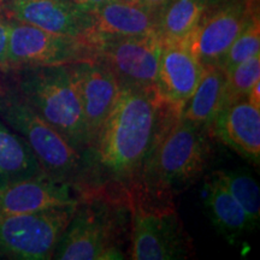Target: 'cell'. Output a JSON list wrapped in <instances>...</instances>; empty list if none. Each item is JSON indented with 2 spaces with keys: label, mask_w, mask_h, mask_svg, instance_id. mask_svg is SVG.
Masks as SVG:
<instances>
[{
  "label": "cell",
  "mask_w": 260,
  "mask_h": 260,
  "mask_svg": "<svg viewBox=\"0 0 260 260\" xmlns=\"http://www.w3.org/2000/svg\"><path fill=\"white\" fill-rule=\"evenodd\" d=\"M180 116L155 89L121 87L110 115L80 154L77 198L102 195L130 204L159 140Z\"/></svg>",
  "instance_id": "6da1fadb"
},
{
  "label": "cell",
  "mask_w": 260,
  "mask_h": 260,
  "mask_svg": "<svg viewBox=\"0 0 260 260\" xmlns=\"http://www.w3.org/2000/svg\"><path fill=\"white\" fill-rule=\"evenodd\" d=\"M214 141L209 126L178 117L159 140L133 195L174 204L177 195L205 176L214 157Z\"/></svg>",
  "instance_id": "7a4b0ae2"
},
{
  "label": "cell",
  "mask_w": 260,
  "mask_h": 260,
  "mask_svg": "<svg viewBox=\"0 0 260 260\" xmlns=\"http://www.w3.org/2000/svg\"><path fill=\"white\" fill-rule=\"evenodd\" d=\"M130 204L102 195L79 199L53 258L57 260L125 259L130 243Z\"/></svg>",
  "instance_id": "3957f363"
},
{
  "label": "cell",
  "mask_w": 260,
  "mask_h": 260,
  "mask_svg": "<svg viewBox=\"0 0 260 260\" xmlns=\"http://www.w3.org/2000/svg\"><path fill=\"white\" fill-rule=\"evenodd\" d=\"M5 70L25 102L82 153L89 135L69 64Z\"/></svg>",
  "instance_id": "277c9868"
},
{
  "label": "cell",
  "mask_w": 260,
  "mask_h": 260,
  "mask_svg": "<svg viewBox=\"0 0 260 260\" xmlns=\"http://www.w3.org/2000/svg\"><path fill=\"white\" fill-rule=\"evenodd\" d=\"M0 118L30 146L45 174L75 189L80 153L25 102L6 70H0Z\"/></svg>",
  "instance_id": "5b68a950"
},
{
  "label": "cell",
  "mask_w": 260,
  "mask_h": 260,
  "mask_svg": "<svg viewBox=\"0 0 260 260\" xmlns=\"http://www.w3.org/2000/svg\"><path fill=\"white\" fill-rule=\"evenodd\" d=\"M130 212V259L182 260L194 254L193 243L175 204L154 203L133 195Z\"/></svg>",
  "instance_id": "8992f818"
},
{
  "label": "cell",
  "mask_w": 260,
  "mask_h": 260,
  "mask_svg": "<svg viewBox=\"0 0 260 260\" xmlns=\"http://www.w3.org/2000/svg\"><path fill=\"white\" fill-rule=\"evenodd\" d=\"M76 205L0 216V258H53L54 249L73 217Z\"/></svg>",
  "instance_id": "52a82bcc"
},
{
  "label": "cell",
  "mask_w": 260,
  "mask_h": 260,
  "mask_svg": "<svg viewBox=\"0 0 260 260\" xmlns=\"http://www.w3.org/2000/svg\"><path fill=\"white\" fill-rule=\"evenodd\" d=\"M259 15V0H211L183 44L203 67H218L235 39Z\"/></svg>",
  "instance_id": "ba28073f"
},
{
  "label": "cell",
  "mask_w": 260,
  "mask_h": 260,
  "mask_svg": "<svg viewBox=\"0 0 260 260\" xmlns=\"http://www.w3.org/2000/svg\"><path fill=\"white\" fill-rule=\"evenodd\" d=\"M95 58L94 45L83 38L54 34L11 19L5 69L64 65Z\"/></svg>",
  "instance_id": "9c48e42d"
},
{
  "label": "cell",
  "mask_w": 260,
  "mask_h": 260,
  "mask_svg": "<svg viewBox=\"0 0 260 260\" xmlns=\"http://www.w3.org/2000/svg\"><path fill=\"white\" fill-rule=\"evenodd\" d=\"M94 47L95 58L115 75L119 86L155 89L162 48L157 32L103 39Z\"/></svg>",
  "instance_id": "30bf717a"
},
{
  "label": "cell",
  "mask_w": 260,
  "mask_h": 260,
  "mask_svg": "<svg viewBox=\"0 0 260 260\" xmlns=\"http://www.w3.org/2000/svg\"><path fill=\"white\" fill-rule=\"evenodd\" d=\"M10 19L54 34L88 38L93 15L70 0H9L2 8Z\"/></svg>",
  "instance_id": "8fae6325"
},
{
  "label": "cell",
  "mask_w": 260,
  "mask_h": 260,
  "mask_svg": "<svg viewBox=\"0 0 260 260\" xmlns=\"http://www.w3.org/2000/svg\"><path fill=\"white\" fill-rule=\"evenodd\" d=\"M89 141L111 112L121 86L109 68L96 58L69 64Z\"/></svg>",
  "instance_id": "7c38bea8"
},
{
  "label": "cell",
  "mask_w": 260,
  "mask_h": 260,
  "mask_svg": "<svg viewBox=\"0 0 260 260\" xmlns=\"http://www.w3.org/2000/svg\"><path fill=\"white\" fill-rule=\"evenodd\" d=\"M209 129L214 140L259 168L260 107L249 103L247 96L224 104Z\"/></svg>",
  "instance_id": "4fadbf2b"
},
{
  "label": "cell",
  "mask_w": 260,
  "mask_h": 260,
  "mask_svg": "<svg viewBox=\"0 0 260 260\" xmlns=\"http://www.w3.org/2000/svg\"><path fill=\"white\" fill-rule=\"evenodd\" d=\"M77 203L79 198L71 184L54 180L46 174L0 189V216L38 212Z\"/></svg>",
  "instance_id": "5bb4252c"
},
{
  "label": "cell",
  "mask_w": 260,
  "mask_h": 260,
  "mask_svg": "<svg viewBox=\"0 0 260 260\" xmlns=\"http://www.w3.org/2000/svg\"><path fill=\"white\" fill-rule=\"evenodd\" d=\"M204 67L183 42H162L155 90L182 111L203 75Z\"/></svg>",
  "instance_id": "9a60e30c"
},
{
  "label": "cell",
  "mask_w": 260,
  "mask_h": 260,
  "mask_svg": "<svg viewBox=\"0 0 260 260\" xmlns=\"http://www.w3.org/2000/svg\"><path fill=\"white\" fill-rule=\"evenodd\" d=\"M90 14L93 27L87 40L92 45L103 39L158 34V16L144 5L111 0Z\"/></svg>",
  "instance_id": "2e32d148"
},
{
  "label": "cell",
  "mask_w": 260,
  "mask_h": 260,
  "mask_svg": "<svg viewBox=\"0 0 260 260\" xmlns=\"http://www.w3.org/2000/svg\"><path fill=\"white\" fill-rule=\"evenodd\" d=\"M203 203L214 229L230 245L253 230L245 210L224 184L218 170L205 177Z\"/></svg>",
  "instance_id": "e0dca14e"
},
{
  "label": "cell",
  "mask_w": 260,
  "mask_h": 260,
  "mask_svg": "<svg viewBox=\"0 0 260 260\" xmlns=\"http://www.w3.org/2000/svg\"><path fill=\"white\" fill-rule=\"evenodd\" d=\"M226 100V75L219 67H204L191 96L184 104L181 118L210 126Z\"/></svg>",
  "instance_id": "ac0fdd59"
},
{
  "label": "cell",
  "mask_w": 260,
  "mask_h": 260,
  "mask_svg": "<svg viewBox=\"0 0 260 260\" xmlns=\"http://www.w3.org/2000/svg\"><path fill=\"white\" fill-rule=\"evenodd\" d=\"M42 174L30 146L0 118V189Z\"/></svg>",
  "instance_id": "d6986e66"
},
{
  "label": "cell",
  "mask_w": 260,
  "mask_h": 260,
  "mask_svg": "<svg viewBox=\"0 0 260 260\" xmlns=\"http://www.w3.org/2000/svg\"><path fill=\"white\" fill-rule=\"evenodd\" d=\"M211 0H170L158 18L162 42H184L191 34Z\"/></svg>",
  "instance_id": "ffe728a7"
},
{
  "label": "cell",
  "mask_w": 260,
  "mask_h": 260,
  "mask_svg": "<svg viewBox=\"0 0 260 260\" xmlns=\"http://www.w3.org/2000/svg\"><path fill=\"white\" fill-rule=\"evenodd\" d=\"M218 172L228 189L245 210L252 229L254 230L259 225L260 220V189L258 182L252 176L251 172L245 169L218 170Z\"/></svg>",
  "instance_id": "44dd1931"
},
{
  "label": "cell",
  "mask_w": 260,
  "mask_h": 260,
  "mask_svg": "<svg viewBox=\"0 0 260 260\" xmlns=\"http://www.w3.org/2000/svg\"><path fill=\"white\" fill-rule=\"evenodd\" d=\"M260 53V15L255 16L243 29L241 34L235 39L232 46L226 51L218 67L224 73H228L255 54Z\"/></svg>",
  "instance_id": "7402d4cb"
},
{
  "label": "cell",
  "mask_w": 260,
  "mask_h": 260,
  "mask_svg": "<svg viewBox=\"0 0 260 260\" xmlns=\"http://www.w3.org/2000/svg\"><path fill=\"white\" fill-rule=\"evenodd\" d=\"M226 75V102L246 98L260 81V53L237 64Z\"/></svg>",
  "instance_id": "603a6c76"
},
{
  "label": "cell",
  "mask_w": 260,
  "mask_h": 260,
  "mask_svg": "<svg viewBox=\"0 0 260 260\" xmlns=\"http://www.w3.org/2000/svg\"><path fill=\"white\" fill-rule=\"evenodd\" d=\"M10 29H11V19L0 9V70L4 69L6 64Z\"/></svg>",
  "instance_id": "cb8c5ba5"
},
{
  "label": "cell",
  "mask_w": 260,
  "mask_h": 260,
  "mask_svg": "<svg viewBox=\"0 0 260 260\" xmlns=\"http://www.w3.org/2000/svg\"><path fill=\"white\" fill-rule=\"evenodd\" d=\"M74 5H76L77 8L83 10L86 12H93L96 9H99L100 6L107 4L111 0H70Z\"/></svg>",
  "instance_id": "d4e9b609"
},
{
  "label": "cell",
  "mask_w": 260,
  "mask_h": 260,
  "mask_svg": "<svg viewBox=\"0 0 260 260\" xmlns=\"http://www.w3.org/2000/svg\"><path fill=\"white\" fill-rule=\"evenodd\" d=\"M169 2H170V0H142V4H144V6H146L149 11H152L153 14L157 15L159 18V15H160V12L164 10Z\"/></svg>",
  "instance_id": "484cf974"
},
{
  "label": "cell",
  "mask_w": 260,
  "mask_h": 260,
  "mask_svg": "<svg viewBox=\"0 0 260 260\" xmlns=\"http://www.w3.org/2000/svg\"><path fill=\"white\" fill-rule=\"evenodd\" d=\"M247 99H248V102L253 104V105L260 107V81L253 86L251 92L247 95Z\"/></svg>",
  "instance_id": "4316f807"
},
{
  "label": "cell",
  "mask_w": 260,
  "mask_h": 260,
  "mask_svg": "<svg viewBox=\"0 0 260 260\" xmlns=\"http://www.w3.org/2000/svg\"><path fill=\"white\" fill-rule=\"evenodd\" d=\"M119 2L129 3V4H140V5H144V4H142V0H119Z\"/></svg>",
  "instance_id": "83f0119b"
},
{
  "label": "cell",
  "mask_w": 260,
  "mask_h": 260,
  "mask_svg": "<svg viewBox=\"0 0 260 260\" xmlns=\"http://www.w3.org/2000/svg\"><path fill=\"white\" fill-rule=\"evenodd\" d=\"M8 2H9V0H0V9H2L3 6H4Z\"/></svg>",
  "instance_id": "f1b7e54d"
}]
</instances>
